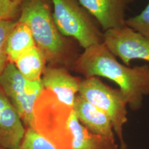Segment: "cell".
I'll list each match as a JSON object with an SVG mask.
<instances>
[{
	"mask_svg": "<svg viewBox=\"0 0 149 149\" xmlns=\"http://www.w3.org/2000/svg\"><path fill=\"white\" fill-rule=\"evenodd\" d=\"M73 68L85 78L102 77L113 81L133 111L140 109L144 97L149 96V65L130 67L121 64L104 43L85 49L74 61Z\"/></svg>",
	"mask_w": 149,
	"mask_h": 149,
	"instance_id": "6da1fadb",
	"label": "cell"
},
{
	"mask_svg": "<svg viewBox=\"0 0 149 149\" xmlns=\"http://www.w3.org/2000/svg\"><path fill=\"white\" fill-rule=\"evenodd\" d=\"M51 3V0H24L17 21L31 29L36 46L52 66H73L76 59L72 49L56 26Z\"/></svg>",
	"mask_w": 149,
	"mask_h": 149,
	"instance_id": "7a4b0ae2",
	"label": "cell"
},
{
	"mask_svg": "<svg viewBox=\"0 0 149 149\" xmlns=\"http://www.w3.org/2000/svg\"><path fill=\"white\" fill-rule=\"evenodd\" d=\"M51 2L53 19L63 36L74 39L84 50L103 43L104 33L77 0H51Z\"/></svg>",
	"mask_w": 149,
	"mask_h": 149,
	"instance_id": "3957f363",
	"label": "cell"
},
{
	"mask_svg": "<svg viewBox=\"0 0 149 149\" xmlns=\"http://www.w3.org/2000/svg\"><path fill=\"white\" fill-rule=\"evenodd\" d=\"M79 95L109 117L115 134L124 148L123 132L128 122V103L124 93L106 84L98 77H91L81 79Z\"/></svg>",
	"mask_w": 149,
	"mask_h": 149,
	"instance_id": "277c9868",
	"label": "cell"
},
{
	"mask_svg": "<svg viewBox=\"0 0 149 149\" xmlns=\"http://www.w3.org/2000/svg\"><path fill=\"white\" fill-rule=\"evenodd\" d=\"M0 88L17 111L26 128H34V108L44 90L42 80L29 81L14 64L8 62L0 74Z\"/></svg>",
	"mask_w": 149,
	"mask_h": 149,
	"instance_id": "5b68a950",
	"label": "cell"
},
{
	"mask_svg": "<svg viewBox=\"0 0 149 149\" xmlns=\"http://www.w3.org/2000/svg\"><path fill=\"white\" fill-rule=\"evenodd\" d=\"M103 43L126 66L135 59L149 62V39L128 26L104 32Z\"/></svg>",
	"mask_w": 149,
	"mask_h": 149,
	"instance_id": "8992f818",
	"label": "cell"
},
{
	"mask_svg": "<svg viewBox=\"0 0 149 149\" xmlns=\"http://www.w3.org/2000/svg\"><path fill=\"white\" fill-rule=\"evenodd\" d=\"M104 32L126 25V11L134 0H77Z\"/></svg>",
	"mask_w": 149,
	"mask_h": 149,
	"instance_id": "52a82bcc",
	"label": "cell"
},
{
	"mask_svg": "<svg viewBox=\"0 0 149 149\" xmlns=\"http://www.w3.org/2000/svg\"><path fill=\"white\" fill-rule=\"evenodd\" d=\"M26 132L17 111L0 88V148L20 149Z\"/></svg>",
	"mask_w": 149,
	"mask_h": 149,
	"instance_id": "ba28073f",
	"label": "cell"
},
{
	"mask_svg": "<svg viewBox=\"0 0 149 149\" xmlns=\"http://www.w3.org/2000/svg\"><path fill=\"white\" fill-rule=\"evenodd\" d=\"M81 79L72 76L64 67H46L42 77L44 88L53 93L59 102L73 108L74 100L79 94Z\"/></svg>",
	"mask_w": 149,
	"mask_h": 149,
	"instance_id": "9c48e42d",
	"label": "cell"
},
{
	"mask_svg": "<svg viewBox=\"0 0 149 149\" xmlns=\"http://www.w3.org/2000/svg\"><path fill=\"white\" fill-rule=\"evenodd\" d=\"M73 110L79 122L89 131L112 142H115L113 124L104 112L79 94L74 100Z\"/></svg>",
	"mask_w": 149,
	"mask_h": 149,
	"instance_id": "30bf717a",
	"label": "cell"
},
{
	"mask_svg": "<svg viewBox=\"0 0 149 149\" xmlns=\"http://www.w3.org/2000/svg\"><path fill=\"white\" fill-rule=\"evenodd\" d=\"M68 126L71 136L70 149H117L115 142L95 135L86 128L78 120L74 110L70 115Z\"/></svg>",
	"mask_w": 149,
	"mask_h": 149,
	"instance_id": "8fae6325",
	"label": "cell"
},
{
	"mask_svg": "<svg viewBox=\"0 0 149 149\" xmlns=\"http://www.w3.org/2000/svg\"><path fill=\"white\" fill-rule=\"evenodd\" d=\"M36 46L31 29L25 24L17 20L7 40L8 62L14 64L22 54Z\"/></svg>",
	"mask_w": 149,
	"mask_h": 149,
	"instance_id": "7c38bea8",
	"label": "cell"
},
{
	"mask_svg": "<svg viewBox=\"0 0 149 149\" xmlns=\"http://www.w3.org/2000/svg\"><path fill=\"white\" fill-rule=\"evenodd\" d=\"M45 55L37 46L20 55L14 64L22 75L29 81H40L46 69Z\"/></svg>",
	"mask_w": 149,
	"mask_h": 149,
	"instance_id": "4fadbf2b",
	"label": "cell"
},
{
	"mask_svg": "<svg viewBox=\"0 0 149 149\" xmlns=\"http://www.w3.org/2000/svg\"><path fill=\"white\" fill-rule=\"evenodd\" d=\"M20 149H59L33 128H26Z\"/></svg>",
	"mask_w": 149,
	"mask_h": 149,
	"instance_id": "5bb4252c",
	"label": "cell"
},
{
	"mask_svg": "<svg viewBox=\"0 0 149 149\" xmlns=\"http://www.w3.org/2000/svg\"><path fill=\"white\" fill-rule=\"evenodd\" d=\"M15 20H7L0 22V74L4 70L8 64L7 40L11 30L15 26Z\"/></svg>",
	"mask_w": 149,
	"mask_h": 149,
	"instance_id": "9a60e30c",
	"label": "cell"
},
{
	"mask_svg": "<svg viewBox=\"0 0 149 149\" xmlns=\"http://www.w3.org/2000/svg\"><path fill=\"white\" fill-rule=\"evenodd\" d=\"M126 25L149 39V1L139 14L126 19Z\"/></svg>",
	"mask_w": 149,
	"mask_h": 149,
	"instance_id": "2e32d148",
	"label": "cell"
},
{
	"mask_svg": "<svg viewBox=\"0 0 149 149\" xmlns=\"http://www.w3.org/2000/svg\"><path fill=\"white\" fill-rule=\"evenodd\" d=\"M20 6L13 0H0V22L15 20L19 17Z\"/></svg>",
	"mask_w": 149,
	"mask_h": 149,
	"instance_id": "e0dca14e",
	"label": "cell"
},
{
	"mask_svg": "<svg viewBox=\"0 0 149 149\" xmlns=\"http://www.w3.org/2000/svg\"><path fill=\"white\" fill-rule=\"evenodd\" d=\"M15 2H16L17 3H18V4L21 5V3L23 2L24 0H13Z\"/></svg>",
	"mask_w": 149,
	"mask_h": 149,
	"instance_id": "ac0fdd59",
	"label": "cell"
},
{
	"mask_svg": "<svg viewBox=\"0 0 149 149\" xmlns=\"http://www.w3.org/2000/svg\"><path fill=\"white\" fill-rule=\"evenodd\" d=\"M0 149H3V148H0Z\"/></svg>",
	"mask_w": 149,
	"mask_h": 149,
	"instance_id": "d6986e66",
	"label": "cell"
}]
</instances>
